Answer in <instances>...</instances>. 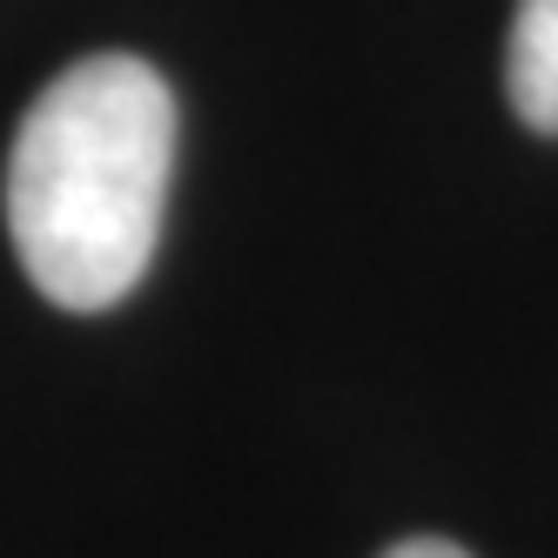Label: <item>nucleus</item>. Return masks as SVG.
I'll use <instances>...</instances> for the list:
<instances>
[{
    "mask_svg": "<svg viewBox=\"0 0 558 558\" xmlns=\"http://www.w3.org/2000/svg\"><path fill=\"white\" fill-rule=\"evenodd\" d=\"M175 95L135 54H88L34 95L8 155V235L61 310H114L155 256Z\"/></svg>",
    "mask_w": 558,
    "mask_h": 558,
    "instance_id": "nucleus-1",
    "label": "nucleus"
},
{
    "mask_svg": "<svg viewBox=\"0 0 558 558\" xmlns=\"http://www.w3.org/2000/svg\"><path fill=\"white\" fill-rule=\"evenodd\" d=\"M505 88H511L518 122L538 135H558V0H518Z\"/></svg>",
    "mask_w": 558,
    "mask_h": 558,
    "instance_id": "nucleus-2",
    "label": "nucleus"
},
{
    "mask_svg": "<svg viewBox=\"0 0 558 558\" xmlns=\"http://www.w3.org/2000/svg\"><path fill=\"white\" fill-rule=\"evenodd\" d=\"M384 558H471V551H458L445 538H404V545H390Z\"/></svg>",
    "mask_w": 558,
    "mask_h": 558,
    "instance_id": "nucleus-3",
    "label": "nucleus"
}]
</instances>
